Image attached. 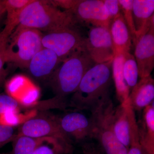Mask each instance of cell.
Returning a JSON list of instances; mask_svg holds the SVG:
<instances>
[{"label": "cell", "mask_w": 154, "mask_h": 154, "mask_svg": "<svg viewBox=\"0 0 154 154\" xmlns=\"http://www.w3.org/2000/svg\"><path fill=\"white\" fill-rule=\"evenodd\" d=\"M113 60L95 63L88 69L73 94L70 106L91 113L110 99Z\"/></svg>", "instance_id": "1"}, {"label": "cell", "mask_w": 154, "mask_h": 154, "mask_svg": "<svg viewBox=\"0 0 154 154\" xmlns=\"http://www.w3.org/2000/svg\"><path fill=\"white\" fill-rule=\"evenodd\" d=\"M19 22L23 27L46 33L76 24L69 11H61L46 0H33L21 12Z\"/></svg>", "instance_id": "2"}, {"label": "cell", "mask_w": 154, "mask_h": 154, "mask_svg": "<svg viewBox=\"0 0 154 154\" xmlns=\"http://www.w3.org/2000/svg\"><path fill=\"white\" fill-rule=\"evenodd\" d=\"M61 63L48 82L56 97L66 99L75 92L84 75L95 63L85 49L77 51Z\"/></svg>", "instance_id": "3"}, {"label": "cell", "mask_w": 154, "mask_h": 154, "mask_svg": "<svg viewBox=\"0 0 154 154\" xmlns=\"http://www.w3.org/2000/svg\"><path fill=\"white\" fill-rule=\"evenodd\" d=\"M9 37L5 51L6 63L28 68L33 57L43 48V34L39 30L18 25Z\"/></svg>", "instance_id": "4"}, {"label": "cell", "mask_w": 154, "mask_h": 154, "mask_svg": "<svg viewBox=\"0 0 154 154\" xmlns=\"http://www.w3.org/2000/svg\"><path fill=\"white\" fill-rule=\"evenodd\" d=\"M114 107L111 99L91 112L93 136L106 154H127L128 149L117 139L112 125Z\"/></svg>", "instance_id": "5"}, {"label": "cell", "mask_w": 154, "mask_h": 154, "mask_svg": "<svg viewBox=\"0 0 154 154\" xmlns=\"http://www.w3.org/2000/svg\"><path fill=\"white\" fill-rule=\"evenodd\" d=\"M42 47L52 51L62 62L77 51L86 49V38L72 28H65L43 34Z\"/></svg>", "instance_id": "6"}, {"label": "cell", "mask_w": 154, "mask_h": 154, "mask_svg": "<svg viewBox=\"0 0 154 154\" xmlns=\"http://www.w3.org/2000/svg\"><path fill=\"white\" fill-rule=\"evenodd\" d=\"M133 45L140 79L150 75L154 67V16Z\"/></svg>", "instance_id": "7"}, {"label": "cell", "mask_w": 154, "mask_h": 154, "mask_svg": "<svg viewBox=\"0 0 154 154\" xmlns=\"http://www.w3.org/2000/svg\"><path fill=\"white\" fill-rule=\"evenodd\" d=\"M68 11L76 24L109 28L111 20L102 0H78Z\"/></svg>", "instance_id": "8"}, {"label": "cell", "mask_w": 154, "mask_h": 154, "mask_svg": "<svg viewBox=\"0 0 154 154\" xmlns=\"http://www.w3.org/2000/svg\"><path fill=\"white\" fill-rule=\"evenodd\" d=\"M89 28L86 48L93 61L99 63L113 60L114 50L109 28L91 26Z\"/></svg>", "instance_id": "9"}, {"label": "cell", "mask_w": 154, "mask_h": 154, "mask_svg": "<svg viewBox=\"0 0 154 154\" xmlns=\"http://www.w3.org/2000/svg\"><path fill=\"white\" fill-rule=\"evenodd\" d=\"M19 135L34 138L51 137L71 144L72 140L61 129L57 117L34 116L28 119L20 126Z\"/></svg>", "instance_id": "10"}, {"label": "cell", "mask_w": 154, "mask_h": 154, "mask_svg": "<svg viewBox=\"0 0 154 154\" xmlns=\"http://www.w3.org/2000/svg\"><path fill=\"white\" fill-rule=\"evenodd\" d=\"M57 120L61 129L71 140L80 142L92 138L93 123L91 117L73 111L57 117Z\"/></svg>", "instance_id": "11"}, {"label": "cell", "mask_w": 154, "mask_h": 154, "mask_svg": "<svg viewBox=\"0 0 154 154\" xmlns=\"http://www.w3.org/2000/svg\"><path fill=\"white\" fill-rule=\"evenodd\" d=\"M137 122L135 111L129 99L114 107L112 116L113 132L117 139L128 150L130 134L133 124Z\"/></svg>", "instance_id": "12"}, {"label": "cell", "mask_w": 154, "mask_h": 154, "mask_svg": "<svg viewBox=\"0 0 154 154\" xmlns=\"http://www.w3.org/2000/svg\"><path fill=\"white\" fill-rule=\"evenodd\" d=\"M61 63L53 51L43 48L31 59L27 69L34 79L49 82Z\"/></svg>", "instance_id": "13"}, {"label": "cell", "mask_w": 154, "mask_h": 154, "mask_svg": "<svg viewBox=\"0 0 154 154\" xmlns=\"http://www.w3.org/2000/svg\"><path fill=\"white\" fill-rule=\"evenodd\" d=\"M109 28L114 54L130 52L133 46L132 38L122 14L110 21Z\"/></svg>", "instance_id": "14"}, {"label": "cell", "mask_w": 154, "mask_h": 154, "mask_svg": "<svg viewBox=\"0 0 154 154\" xmlns=\"http://www.w3.org/2000/svg\"><path fill=\"white\" fill-rule=\"evenodd\" d=\"M128 99L135 111H143L153 103L154 80L151 75L139 80L131 91Z\"/></svg>", "instance_id": "15"}, {"label": "cell", "mask_w": 154, "mask_h": 154, "mask_svg": "<svg viewBox=\"0 0 154 154\" xmlns=\"http://www.w3.org/2000/svg\"><path fill=\"white\" fill-rule=\"evenodd\" d=\"M142 112L140 121L137 122L140 143L149 154H154V102Z\"/></svg>", "instance_id": "16"}, {"label": "cell", "mask_w": 154, "mask_h": 154, "mask_svg": "<svg viewBox=\"0 0 154 154\" xmlns=\"http://www.w3.org/2000/svg\"><path fill=\"white\" fill-rule=\"evenodd\" d=\"M132 13L137 39L142 33L149 20L154 15V0H133Z\"/></svg>", "instance_id": "17"}, {"label": "cell", "mask_w": 154, "mask_h": 154, "mask_svg": "<svg viewBox=\"0 0 154 154\" xmlns=\"http://www.w3.org/2000/svg\"><path fill=\"white\" fill-rule=\"evenodd\" d=\"M123 54H114L112 62V78L115 85L116 97L120 104L128 99L130 93L123 75Z\"/></svg>", "instance_id": "18"}, {"label": "cell", "mask_w": 154, "mask_h": 154, "mask_svg": "<svg viewBox=\"0 0 154 154\" xmlns=\"http://www.w3.org/2000/svg\"><path fill=\"white\" fill-rule=\"evenodd\" d=\"M33 0H5L7 13L5 26L2 32L10 37L19 24V17L25 7Z\"/></svg>", "instance_id": "19"}, {"label": "cell", "mask_w": 154, "mask_h": 154, "mask_svg": "<svg viewBox=\"0 0 154 154\" xmlns=\"http://www.w3.org/2000/svg\"><path fill=\"white\" fill-rule=\"evenodd\" d=\"M47 138H34L18 134L14 140L11 154H31Z\"/></svg>", "instance_id": "20"}, {"label": "cell", "mask_w": 154, "mask_h": 154, "mask_svg": "<svg viewBox=\"0 0 154 154\" xmlns=\"http://www.w3.org/2000/svg\"><path fill=\"white\" fill-rule=\"evenodd\" d=\"M123 75L131 92L139 81L138 69L134 55L130 52H126L123 54Z\"/></svg>", "instance_id": "21"}, {"label": "cell", "mask_w": 154, "mask_h": 154, "mask_svg": "<svg viewBox=\"0 0 154 154\" xmlns=\"http://www.w3.org/2000/svg\"><path fill=\"white\" fill-rule=\"evenodd\" d=\"M71 144L53 138L48 137L31 154H61L70 152Z\"/></svg>", "instance_id": "22"}, {"label": "cell", "mask_w": 154, "mask_h": 154, "mask_svg": "<svg viewBox=\"0 0 154 154\" xmlns=\"http://www.w3.org/2000/svg\"><path fill=\"white\" fill-rule=\"evenodd\" d=\"M121 7L122 15L128 27L131 34L132 44L133 45L136 39L137 33L135 28L133 17L132 6L133 0H119Z\"/></svg>", "instance_id": "23"}, {"label": "cell", "mask_w": 154, "mask_h": 154, "mask_svg": "<svg viewBox=\"0 0 154 154\" xmlns=\"http://www.w3.org/2000/svg\"><path fill=\"white\" fill-rule=\"evenodd\" d=\"M9 38L2 31L0 32V84L4 82L7 75L5 65L6 63L5 51Z\"/></svg>", "instance_id": "24"}, {"label": "cell", "mask_w": 154, "mask_h": 154, "mask_svg": "<svg viewBox=\"0 0 154 154\" xmlns=\"http://www.w3.org/2000/svg\"><path fill=\"white\" fill-rule=\"evenodd\" d=\"M18 110H8L0 114V124L12 127L18 125L21 122Z\"/></svg>", "instance_id": "25"}, {"label": "cell", "mask_w": 154, "mask_h": 154, "mask_svg": "<svg viewBox=\"0 0 154 154\" xmlns=\"http://www.w3.org/2000/svg\"><path fill=\"white\" fill-rule=\"evenodd\" d=\"M19 102L9 95H0V114L8 110H18Z\"/></svg>", "instance_id": "26"}, {"label": "cell", "mask_w": 154, "mask_h": 154, "mask_svg": "<svg viewBox=\"0 0 154 154\" xmlns=\"http://www.w3.org/2000/svg\"><path fill=\"white\" fill-rule=\"evenodd\" d=\"M110 20L122 14L119 0H102Z\"/></svg>", "instance_id": "27"}, {"label": "cell", "mask_w": 154, "mask_h": 154, "mask_svg": "<svg viewBox=\"0 0 154 154\" xmlns=\"http://www.w3.org/2000/svg\"><path fill=\"white\" fill-rule=\"evenodd\" d=\"M14 133V127L0 124V145L3 146L14 140L17 136Z\"/></svg>", "instance_id": "28"}, {"label": "cell", "mask_w": 154, "mask_h": 154, "mask_svg": "<svg viewBox=\"0 0 154 154\" xmlns=\"http://www.w3.org/2000/svg\"><path fill=\"white\" fill-rule=\"evenodd\" d=\"M55 7L64 9L65 11L71 9L76 4L78 0H52L49 1Z\"/></svg>", "instance_id": "29"}, {"label": "cell", "mask_w": 154, "mask_h": 154, "mask_svg": "<svg viewBox=\"0 0 154 154\" xmlns=\"http://www.w3.org/2000/svg\"><path fill=\"white\" fill-rule=\"evenodd\" d=\"M127 154H149L140 144L139 140L131 141Z\"/></svg>", "instance_id": "30"}, {"label": "cell", "mask_w": 154, "mask_h": 154, "mask_svg": "<svg viewBox=\"0 0 154 154\" xmlns=\"http://www.w3.org/2000/svg\"><path fill=\"white\" fill-rule=\"evenodd\" d=\"M82 150L84 154H102L98 147L94 143H85L82 145Z\"/></svg>", "instance_id": "31"}, {"label": "cell", "mask_w": 154, "mask_h": 154, "mask_svg": "<svg viewBox=\"0 0 154 154\" xmlns=\"http://www.w3.org/2000/svg\"><path fill=\"white\" fill-rule=\"evenodd\" d=\"M5 13H6L5 0H0V19Z\"/></svg>", "instance_id": "32"}, {"label": "cell", "mask_w": 154, "mask_h": 154, "mask_svg": "<svg viewBox=\"0 0 154 154\" xmlns=\"http://www.w3.org/2000/svg\"><path fill=\"white\" fill-rule=\"evenodd\" d=\"M2 146H3L2 145H0V147Z\"/></svg>", "instance_id": "33"}]
</instances>
